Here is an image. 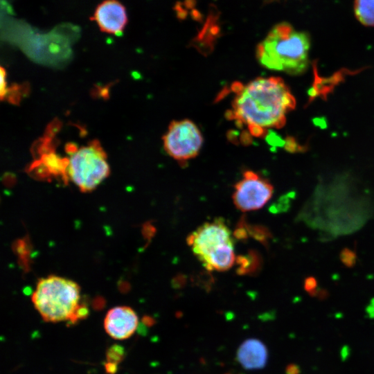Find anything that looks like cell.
<instances>
[{"mask_svg": "<svg viewBox=\"0 0 374 374\" xmlns=\"http://www.w3.org/2000/svg\"><path fill=\"white\" fill-rule=\"evenodd\" d=\"M235 93L227 118L246 125L254 136H266L269 128L285 124L286 114L294 109L296 101L288 87L279 77L257 78L247 84L235 82Z\"/></svg>", "mask_w": 374, "mask_h": 374, "instance_id": "obj_1", "label": "cell"}, {"mask_svg": "<svg viewBox=\"0 0 374 374\" xmlns=\"http://www.w3.org/2000/svg\"><path fill=\"white\" fill-rule=\"evenodd\" d=\"M310 47L307 33L281 22L274 26L259 43L256 56L259 63L268 69L299 75L308 69Z\"/></svg>", "mask_w": 374, "mask_h": 374, "instance_id": "obj_2", "label": "cell"}, {"mask_svg": "<svg viewBox=\"0 0 374 374\" xmlns=\"http://www.w3.org/2000/svg\"><path fill=\"white\" fill-rule=\"evenodd\" d=\"M80 299V289L75 282L54 275L40 279L32 295L35 309L48 322L70 321Z\"/></svg>", "mask_w": 374, "mask_h": 374, "instance_id": "obj_3", "label": "cell"}, {"mask_svg": "<svg viewBox=\"0 0 374 374\" xmlns=\"http://www.w3.org/2000/svg\"><path fill=\"white\" fill-rule=\"evenodd\" d=\"M194 254L208 270L230 269L235 261L233 238L221 219L206 222L188 237Z\"/></svg>", "mask_w": 374, "mask_h": 374, "instance_id": "obj_4", "label": "cell"}, {"mask_svg": "<svg viewBox=\"0 0 374 374\" xmlns=\"http://www.w3.org/2000/svg\"><path fill=\"white\" fill-rule=\"evenodd\" d=\"M72 146L68 152L67 174L81 191H91L109 175L106 154L97 141L80 148Z\"/></svg>", "mask_w": 374, "mask_h": 374, "instance_id": "obj_5", "label": "cell"}, {"mask_svg": "<svg viewBox=\"0 0 374 374\" xmlns=\"http://www.w3.org/2000/svg\"><path fill=\"white\" fill-rule=\"evenodd\" d=\"M162 139L166 153L181 163L197 157L204 141L198 127L188 119L172 121Z\"/></svg>", "mask_w": 374, "mask_h": 374, "instance_id": "obj_6", "label": "cell"}, {"mask_svg": "<svg viewBox=\"0 0 374 374\" xmlns=\"http://www.w3.org/2000/svg\"><path fill=\"white\" fill-rule=\"evenodd\" d=\"M273 193V186L268 180L252 170H247L234 186L233 202L243 212L255 211L262 208Z\"/></svg>", "mask_w": 374, "mask_h": 374, "instance_id": "obj_7", "label": "cell"}, {"mask_svg": "<svg viewBox=\"0 0 374 374\" xmlns=\"http://www.w3.org/2000/svg\"><path fill=\"white\" fill-rule=\"evenodd\" d=\"M102 32L120 35L128 21L126 8L118 0H104L96 8L90 18Z\"/></svg>", "mask_w": 374, "mask_h": 374, "instance_id": "obj_8", "label": "cell"}, {"mask_svg": "<svg viewBox=\"0 0 374 374\" xmlns=\"http://www.w3.org/2000/svg\"><path fill=\"white\" fill-rule=\"evenodd\" d=\"M139 324L136 313L127 306H117L109 310L104 320L106 332L113 339L122 340L130 337Z\"/></svg>", "mask_w": 374, "mask_h": 374, "instance_id": "obj_9", "label": "cell"}, {"mask_svg": "<svg viewBox=\"0 0 374 374\" xmlns=\"http://www.w3.org/2000/svg\"><path fill=\"white\" fill-rule=\"evenodd\" d=\"M236 357L238 363L245 369H260L264 368L267 362L268 350L262 341L251 338L240 344Z\"/></svg>", "mask_w": 374, "mask_h": 374, "instance_id": "obj_10", "label": "cell"}, {"mask_svg": "<svg viewBox=\"0 0 374 374\" xmlns=\"http://www.w3.org/2000/svg\"><path fill=\"white\" fill-rule=\"evenodd\" d=\"M316 69L314 66V82L308 92L310 101L318 96L326 98L328 93L332 91L335 85L344 79V71L342 73L337 72L330 78H321L318 75Z\"/></svg>", "mask_w": 374, "mask_h": 374, "instance_id": "obj_11", "label": "cell"}, {"mask_svg": "<svg viewBox=\"0 0 374 374\" xmlns=\"http://www.w3.org/2000/svg\"><path fill=\"white\" fill-rule=\"evenodd\" d=\"M354 12L362 25L374 26V0H355Z\"/></svg>", "mask_w": 374, "mask_h": 374, "instance_id": "obj_12", "label": "cell"}, {"mask_svg": "<svg viewBox=\"0 0 374 374\" xmlns=\"http://www.w3.org/2000/svg\"><path fill=\"white\" fill-rule=\"evenodd\" d=\"M125 357V349L119 344H115L111 346L106 352L107 362L118 364Z\"/></svg>", "mask_w": 374, "mask_h": 374, "instance_id": "obj_13", "label": "cell"}, {"mask_svg": "<svg viewBox=\"0 0 374 374\" xmlns=\"http://www.w3.org/2000/svg\"><path fill=\"white\" fill-rule=\"evenodd\" d=\"M340 259L346 266L353 267L355 263L356 255L353 251L345 248L340 253Z\"/></svg>", "mask_w": 374, "mask_h": 374, "instance_id": "obj_14", "label": "cell"}, {"mask_svg": "<svg viewBox=\"0 0 374 374\" xmlns=\"http://www.w3.org/2000/svg\"><path fill=\"white\" fill-rule=\"evenodd\" d=\"M88 314L89 310L87 307L85 305L80 304L70 322L75 323L80 319H85L88 316Z\"/></svg>", "mask_w": 374, "mask_h": 374, "instance_id": "obj_15", "label": "cell"}, {"mask_svg": "<svg viewBox=\"0 0 374 374\" xmlns=\"http://www.w3.org/2000/svg\"><path fill=\"white\" fill-rule=\"evenodd\" d=\"M285 144L286 150L290 152H304L305 150V148L298 144L294 139L291 136L287 137Z\"/></svg>", "mask_w": 374, "mask_h": 374, "instance_id": "obj_16", "label": "cell"}, {"mask_svg": "<svg viewBox=\"0 0 374 374\" xmlns=\"http://www.w3.org/2000/svg\"><path fill=\"white\" fill-rule=\"evenodd\" d=\"M7 89L6 85V73L5 69L1 67V90H0V94H1V98L3 100L6 91Z\"/></svg>", "mask_w": 374, "mask_h": 374, "instance_id": "obj_17", "label": "cell"}, {"mask_svg": "<svg viewBox=\"0 0 374 374\" xmlns=\"http://www.w3.org/2000/svg\"><path fill=\"white\" fill-rule=\"evenodd\" d=\"M304 287H305V290L307 292L312 293L314 292L317 287V280H315V278L312 277H309L305 279Z\"/></svg>", "mask_w": 374, "mask_h": 374, "instance_id": "obj_18", "label": "cell"}, {"mask_svg": "<svg viewBox=\"0 0 374 374\" xmlns=\"http://www.w3.org/2000/svg\"><path fill=\"white\" fill-rule=\"evenodd\" d=\"M105 368L107 373L115 374L118 370V364L113 362H107L105 364Z\"/></svg>", "mask_w": 374, "mask_h": 374, "instance_id": "obj_19", "label": "cell"}, {"mask_svg": "<svg viewBox=\"0 0 374 374\" xmlns=\"http://www.w3.org/2000/svg\"><path fill=\"white\" fill-rule=\"evenodd\" d=\"M286 374H299L300 371L297 365L291 364H289L285 369Z\"/></svg>", "mask_w": 374, "mask_h": 374, "instance_id": "obj_20", "label": "cell"}, {"mask_svg": "<svg viewBox=\"0 0 374 374\" xmlns=\"http://www.w3.org/2000/svg\"><path fill=\"white\" fill-rule=\"evenodd\" d=\"M143 319V321L146 325L151 326L154 323V321L150 317H145Z\"/></svg>", "mask_w": 374, "mask_h": 374, "instance_id": "obj_21", "label": "cell"}]
</instances>
